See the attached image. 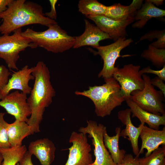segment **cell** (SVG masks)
Returning <instances> with one entry per match:
<instances>
[{
    "label": "cell",
    "instance_id": "cell-19",
    "mask_svg": "<svg viewBox=\"0 0 165 165\" xmlns=\"http://www.w3.org/2000/svg\"><path fill=\"white\" fill-rule=\"evenodd\" d=\"M143 0H133L128 6L115 4L107 6L105 16L117 21H125L134 18L136 11L141 6Z\"/></svg>",
    "mask_w": 165,
    "mask_h": 165
},
{
    "label": "cell",
    "instance_id": "cell-30",
    "mask_svg": "<svg viewBox=\"0 0 165 165\" xmlns=\"http://www.w3.org/2000/svg\"><path fill=\"white\" fill-rule=\"evenodd\" d=\"M140 72L142 74L146 73L155 74L163 81L165 80V65L160 70H156L151 69L149 66H148L140 70Z\"/></svg>",
    "mask_w": 165,
    "mask_h": 165
},
{
    "label": "cell",
    "instance_id": "cell-6",
    "mask_svg": "<svg viewBox=\"0 0 165 165\" xmlns=\"http://www.w3.org/2000/svg\"><path fill=\"white\" fill-rule=\"evenodd\" d=\"M144 86L141 90H135L130 94V98L142 109L159 115L165 114L163 102L165 97L160 90H156L151 84L149 76L143 74Z\"/></svg>",
    "mask_w": 165,
    "mask_h": 165
},
{
    "label": "cell",
    "instance_id": "cell-10",
    "mask_svg": "<svg viewBox=\"0 0 165 165\" xmlns=\"http://www.w3.org/2000/svg\"><path fill=\"white\" fill-rule=\"evenodd\" d=\"M69 141L72 145L68 148V158L64 165H90L93 163L91 146L86 135L73 131Z\"/></svg>",
    "mask_w": 165,
    "mask_h": 165
},
{
    "label": "cell",
    "instance_id": "cell-22",
    "mask_svg": "<svg viewBox=\"0 0 165 165\" xmlns=\"http://www.w3.org/2000/svg\"><path fill=\"white\" fill-rule=\"evenodd\" d=\"M121 131L120 127H117L115 129L116 135L110 136L108 134L106 127L103 133V141L104 145L108 150L114 163L120 165L126 154V151L123 149H120L119 141Z\"/></svg>",
    "mask_w": 165,
    "mask_h": 165
},
{
    "label": "cell",
    "instance_id": "cell-18",
    "mask_svg": "<svg viewBox=\"0 0 165 165\" xmlns=\"http://www.w3.org/2000/svg\"><path fill=\"white\" fill-rule=\"evenodd\" d=\"M125 101L131 110L132 117L137 118L141 123H146L149 127L156 130H159L160 126L165 125V114L156 115L144 110L130 98Z\"/></svg>",
    "mask_w": 165,
    "mask_h": 165
},
{
    "label": "cell",
    "instance_id": "cell-2",
    "mask_svg": "<svg viewBox=\"0 0 165 165\" xmlns=\"http://www.w3.org/2000/svg\"><path fill=\"white\" fill-rule=\"evenodd\" d=\"M0 19L2 20L0 25V33L2 35H9L18 29L30 24L48 27L57 23L45 16L40 5L25 0H12L7 9L0 13Z\"/></svg>",
    "mask_w": 165,
    "mask_h": 165
},
{
    "label": "cell",
    "instance_id": "cell-31",
    "mask_svg": "<svg viewBox=\"0 0 165 165\" xmlns=\"http://www.w3.org/2000/svg\"><path fill=\"white\" fill-rule=\"evenodd\" d=\"M138 158L131 154H126L120 165H139Z\"/></svg>",
    "mask_w": 165,
    "mask_h": 165
},
{
    "label": "cell",
    "instance_id": "cell-15",
    "mask_svg": "<svg viewBox=\"0 0 165 165\" xmlns=\"http://www.w3.org/2000/svg\"><path fill=\"white\" fill-rule=\"evenodd\" d=\"M139 137L141 145L138 156L142 154L144 149H146L147 152L145 156H148L160 145H165V127L161 130H156L144 125Z\"/></svg>",
    "mask_w": 165,
    "mask_h": 165
},
{
    "label": "cell",
    "instance_id": "cell-1",
    "mask_svg": "<svg viewBox=\"0 0 165 165\" xmlns=\"http://www.w3.org/2000/svg\"><path fill=\"white\" fill-rule=\"evenodd\" d=\"M32 68L34 82L27 99L31 114L27 123L31 127L33 134L40 131L39 125L43 119L45 110L52 103L56 92L52 85L50 72L46 64L40 61Z\"/></svg>",
    "mask_w": 165,
    "mask_h": 165
},
{
    "label": "cell",
    "instance_id": "cell-7",
    "mask_svg": "<svg viewBox=\"0 0 165 165\" xmlns=\"http://www.w3.org/2000/svg\"><path fill=\"white\" fill-rule=\"evenodd\" d=\"M85 127H80L79 133L88 134L94 146L95 160L90 165H117L114 162L103 141V133L106 127L95 121L89 120Z\"/></svg>",
    "mask_w": 165,
    "mask_h": 165
},
{
    "label": "cell",
    "instance_id": "cell-12",
    "mask_svg": "<svg viewBox=\"0 0 165 165\" xmlns=\"http://www.w3.org/2000/svg\"><path fill=\"white\" fill-rule=\"evenodd\" d=\"M32 68L25 65L21 69L15 72L9 79L7 83L0 90V99L10 93L13 90H20L23 93L29 94L32 88L29 84V81L34 80L32 74Z\"/></svg>",
    "mask_w": 165,
    "mask_h": 165
},
{
    "label": "cell",
    "instance_id": "cell-9",
    "mask_svg": "<svg viewBox=\"0 0 165 165\" xmlns=\"http://www.w3.org/2000/svg\"><path fill=\"white\" fill-rule=\"evenodd\" d=\"M140 66L130 64L123 68L116 67L113 77L120 85L125 100L130 98V94L135 90H141L144 83L140 72Z\"/></svg>",
    "mask_w": 165,
    "mask_h": 165
},
{
    "label": "cell",
    "instance_id": "cell-8",
    "mask_svg": "<svg viewBox=\"0 0 165 165\" xmlns=\"http://www.w3.org/2000/svg\"><path fill=\"white\" fill-rule=\"evenodd\" d=\"M131 38L126 39V37L119 38L114 43L105 46H99L94 48L97 51H94L96 55H99L103 61V66L98 75L99 78L102 77L104 79L113 77L116 67L115 64L117 59L120 57L129 55L121 56V51L130 45L133 42Z\"/></svg>",
    "mask_w": 165,
    "mask_h": 165
},
{
    "label": "cell",
    "instance_id": "cell-5",
    "mask_svg": "<svg viewBox=\"0 0 165 165\" xmlns=\"http://www.w3.org/2000/svg\"><path fill=\"white\" fill-rule=\"evenodd\" d=\"M22 29H18L12 35L0 36V58L3 59L10 69L18 70L17 63L20 53L27 48L34 49L35 46L21 35Z\"/></svg>",
    "mask_w": 165,
    "mask_h": 165
},
{
    "label": "cell",
    "instance_id": "cell-17",
    "mask_svg": "<svg viewBox=\"0 0 165 165\" xmlns=\"http://www.w3.org/2000/svg\"><path fill=\"white\" fill-rule=\"evenodd\" d=\"M56 150L53 143L46 138L31 142L28 147V151L35 155L42 165H51L55 158Z\"/></svg>",
    "mask_w": 165,
    "mask_h": 165
},
{
    "label": "cell",
    "instance_id": "cell-11",
    "mask_svg": "<svg viewBox=\"0 0 165 165\" xmlns=\"http://www.w3.org/2000/svg\"><path fill=\"white\" fill-rule=\"evenodd\" d=\"M27 94L16 90L9 93L0 101V106L4 108L15 120L27 122L31 111L27 102Z\"/></svg>",
    "mask_w": 165,
    "mask_h": 165
},
{
    "label": "cell",
    "instance_id": "cell-32",
    "mask_svg": "<svg viewBox=\"0 0 165 165\" xmlns=\"http://www.w3.org/2000/svg\"><path fill=\"white\" fill-rule=\"evenodd\" d=\"M151 84L158 88L165 97V84L164 81L157 76L151 79Z\"/></svg>",
    "mask_w": 165,
    "mask_h": 165
},
{
    "label": "cell",
    "instance_id": "cell-23",
    "mask_svg": "<svg viewBox=\"0 0 165 165\" xmlns=\"http://www.w3.org/2000/svg\"><path fill=\"white\" fill-rule=\"evenodd\" d=\"M107 6L96 0H80L79 2V11L88 16H105Z\"/></svg>",
    "mask_w": 165,
    "mask_h": 165
},
{
    "label": "cell",
    "instance_id": "cell-29",
    "mask_svg": "<svg viewBox=\"0 0 165 165\" xmlns=\"http://www.w3.org/2000/svg\"><path fill=\"white\" fill-rule=\"evenodd\" d=\"M10 75L8 68L3 65H0V90L8 82Z\"/></svg>",
    "mask_w": 165,
    "mask_h": 165
},
{
    "label": "cell",
    "instance_id": "cell-13",
    "mask_svg": "<svg viewBox=\"0 0 165 165\" xmlns=\"http://www.w3.org/2000/svg\"><path fill=\"white\" fill-rule=\"evenodd\" d=\"M103 32L107 34L115 41L127 35V27L134 21V18L123 21H117L105 16H88Z\"/></svg>",
    "mask_w": 165,
    "mask_h": 165
},
{
    "label": "cell",
    "instance_id": "cell-25",
    "mask_svg": "<svg viewBox=\"0 0 165 165\" xmlns=\"http://www.w3.org/2000/svg\"><path fill=\"white\" fill-rule=\"evenodd\" d=\"M141 56L150 61L158 68L165 65V49L157 48L150 44L147 50L143 51Z\"/></svg>",
    "mask_w": 165,
    "mask_h": 165
},
{
    "label": "cell",
    "instance_id": "cell-28",
    "mask_svg": "<svg viewBox=\"0 0 165 165\" xmlns=\"http://www.w3.org/2000/svg\"><path fill=\"white\" fill-rule=\"evenodd\" d=\"M5 114V113L0 112V148L11 147L7 131L9 123L4 119Z\"/></svg>",
    "mask_w": 165,
    "mask_h": 165
},
{
    "label": "cell",
    "instance_id": "cell-16",
    "mask_svg": "<svg viewBox=\"0 0 165 165\" xmlns=\"http://www.w3.org/2000/svg\"><path fill=\"white\" fill-rule=\"evenodd\" d=\"M85 29L80 35L75 37L73 48L77 49L85 46H90L94 48L99 46L100 41L111 39L107 34L101 31L97 26L84 20Z\"/></svg>",
    "mask_w": 165,
    "mask_h": 165
},
{
    "label": "cell",
    "instance_id": "cell-27",
    "mask_svg": "<svg viewBox=\"0 0 165 165\" xmlns=\"http://www.w3.org/2000/svg\"><path fill=\"white\" fill-rule=\"evenodd\" d=\"M157 38V41L153 42L151 45L158 49H165V31L154 30L151 31L142 36L139 41L147 39L149 41Z\"/></svg>",
    "mask_w": 165,
    "mask_h": 165
},
{
    "label": "cell",
    "instance_id": "cell-24",
    "mask_svg": "<svg viewBox=\"0 0 165 165\" xmlns=\"http://www.w3.org/2000/svg\"><path fill=\"white\" fill-rule=\"evenodd\" d=\"M25 145L17 147L0 148L3 160L2 165H16L27 151Z\"/></svg>",
    "mask_w": 165,
    "mask_h": 165
},
{
    "label": "cell",
    "instance_id": "cell-4",
    "mask_svg": "<svg viewBox=\"0 0 165 165\" xmlns=\"http://www.w3.org/2000/svg\"><path fill=\"white\" fill-rule=\"evenodd\" d=\"M42 31H37L28 28L21 32L37 48L40 47L54 53H62L73 48L75 37L68 34L57 23L51 24Z\"/></svg>",
    "mask_w": 165,
    "mask_h": 165
},
{
    "label": "cell",
    "instance_id": "cell-20",
    "mask_svg": "<svg viewBox=\"0 0 165 165\" xmlns=\"http://www.w3.org/2000/svg\"><path fill=\"white\" fill-rule=\"evenodd\" d=\"M145 1L135 13L134 18L136 21L132 25L134 28H141L152 18L162 17L165 15L164 10L156 7L149 0Z\"/></svg>",
    "mask_w": 165,
    "mask_h": 165
},
{
    "label": "cell",
    "instance_id": "cell-35",
    "mask_svg": "<svg viewBox=\"0 0 165 165\" xmlns=\"http://www.w3.org/2000/svg\"><path fill=\"white\" fill-rule=\"evenodd\" d=\"M12 0H0V13L5 11Z\"/></svg>",
    "mask_w": 165,
    "mask_h": 165
},
{
    "label": "cell",
    "instance_id": "cell-21",
    "mask_svg": "<svg viewBox=\"0 0 165 165\" xmlns=\"http://www.w3.org/2000/svg\"><path fill=\"white\" fill-rule=\"evenodd\" d=\"M7 131L11 147L21 146L23 140L32 134L31 127L27 122L17 120L9 123Z\"/></svg>",
    "mask_w": 165,
    "mask_h": 165
},
{
    "label": "cell",
    "instance_id": "cell-14",
    "mask_svg": "<svg viewBox=\"0 0 165 165\" xmlns=\"http://www.w3.org/2000/svg\"><path fill=\"white\" fill-rule=\"evenodd\" d=\"M131 112L129 108L118 112L117 117L121 123L125 126V129L121 131L120 137L127 138L130 142L132 150L136 157H138L139 149L138 146V139L145 124L141 123L138 127L132 123L131 119Z\"/></svg>",
    "mask_w": 165,
    "mask_h": 165
},
{
    "label": "cell",
    "instance_id": "cell-36",
    "mask_svg": "<svg viewBox=\"0 0 165 165\" xmlns=\"http://www.w3.org/2000/svg\"><path fill=\"white\" fill-rule=\"evenodd\" d=\"M149 1L154 5L156 4L157 6L162 5L163 3V0H149Z\"/></svg>",
    "mask_w": 165,
    "mask_h": 165
},
{
    "label": "cell",
    "instance_id": "cell-34",
    "mask_svg": "<svg viewBox=\"0 0 165 165\" xmlns=\"http://www.w3.org/2000/svg\"><path fill=\"white\" fill-rule=\"evenodd\" d=\"M32 155L27 151L16 165H34L31 160Z\"/></svg>",
    "mask_w": 165,
    "mask_h": 165
},
{
    "label": "cell",
    "instance_id": "cell-37",
    "mask_svg": "<svg viewBox=\"0 0 165 165\" xmlns=\"http://www.w3.org/2000/svg\"><path fill=\"white\" fill-rule=\"evenodd\" d=\"M3 160V156L0 152V165H2V162Z\"/></svg>",
    "mask_w": 165,
    "mask_h": 165
},
{
    "label": "cell",
    "instance_id": "cell-33",
    "mask_svg": "<svg viewBox=\"0 0 165 165\" xmlns=\"http://www.w3.org/2000/svg\"><path fill=\"white\" fill-rule=\"evenodd\" d=\"M57 1H58L57 0H50L49 2L51 6V10L49 12L44 13L46 17L55 20L57 18V14L55 7Z\"/></svg>",
    "mask_w": 165,
    "mask_h": 165
},
{
    "label": "cell",
    "instance_id": "cell-3",
    "mask_svg": "<svg viewBox=\"0 0 165 165\" xmlns=\"http://www.w3.org/2000/svg\"><path fill=\"white\" fill-rule=\"evenodd\" d=\"M104 80L105 83L101 85L89 86L87 90L75 92L76 95L90 99L94 103L95 114L101 117L110 115L125 101L120 85L113 77Z\"/></svg>",
    "mask_w": 165,
    "mask_h": 165
},
{
    "label": "cell",
    "instance_id": "cell-26",
    "mask_svg": "<svg viewBox=\"0 0 165 165\" xmlns=\"http://www.w3.org/2000/svg\"><path fill=\"white\" fill-rule=\"evenodd\" d=\"M139 165H165V145H162L149 155L139 158Z\"/></svg>",
    "mask_w": 165,
    "mask_h": 165
}]
</instances>
